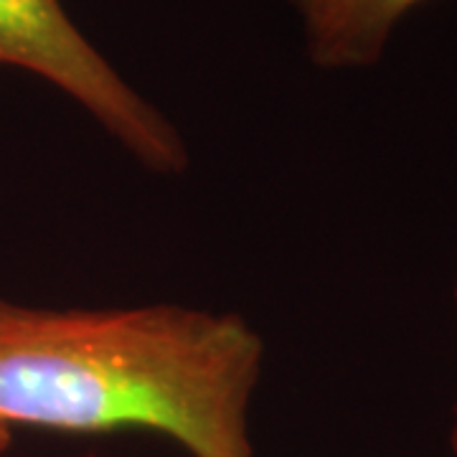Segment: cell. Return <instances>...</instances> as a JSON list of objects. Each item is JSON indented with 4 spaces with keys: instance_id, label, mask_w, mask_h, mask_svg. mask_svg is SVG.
Returning <instances> with one entry per match:
<instances>
[{
    "instance_id": "cell-3",
    "label": "cell",
    "mask_w": 457,
    "mask_h": 457,
    "mask_svg": "<svg viewBox=\"0 0 457 457\" xmlns=\"http://www.w3.org/2000/svg\"><path fill=\"white\" fill-rule=\"evenodd\" d=\"M312 64L330 71L381 62L394 29L425 0H290Z\"/></svg>"
},
{
    "instance_id": "cell-1",
    "label": "cell",
    "mask_w": 457,
    "mask_h": 457,
    "mask_svg": "<svg viewBox=\"0 0 457 457\" xmlns=\"http://www.w3.org/2000/svg\"><path fill=\"white\" fill-rule=\"evenodd\" d=\"M264 345L234 312L0 300V427L155 432L191 457H254Z\"/></svg>"
},
{
    "instance_id": "cell-4",
    "label": "cell",
    "mask_w": 457,
    "mask_h": 457,
    "mask_svg": "<svg viewBox=\"0 0 457 457\" xmlns=\"http://www.w3.org/2000/svg\"><path fill=\"white\" fill-rule=\"evenodd\" d=\"M450 445H453V455L457 457V404L453 411V429H450Z\"/></svg>"
},
{
    "instance_id": "cell-2",
    "label": "cell",
    "mask_w": 457,
    "mask_h": 457,
    "mask_svg": "<svg viewBox=\"0 0 457 457\" xmlns=\"http://www.w3.org/2000/svg\"><path fill=\"white\" fill-rule=\"evenodd\" d=\"M0 66L46 79L153 173H183L188 147L69 18L62 0H0Z\"/></svg>"
},
{
    "instance_id": "cell-5",
    "label": "cell",
    "mask_w": 457,
    "mask_h": 457,
    "mask_svg": "<svg viewBox=\"0 0 457 457\" xmlns=\"http://www.w3.org/2000/svg\"><path fill=\"white\" fill-rule=\"evenodd\" d=\"M8 445H11V429H5V427H0V455L8 450Z\"/></svg>"
},
{
    "instance_id": "cell-6",
    "label": "cell",
    "mask_w": 457,
    "mask_h": 457,
    "mask_svg": "<svg viewBox=\"0 0 457 457\" xmlns=\"http://www.w3.org/2000/svg\"><path fill=\"white\" fill-rule=\"evenodd\" d=\"M455 303H457V282H455Z\"/></svg>"
}]
</instances>
